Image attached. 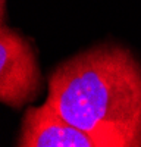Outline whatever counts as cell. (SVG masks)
<instances>
[{"instance_id":"6da1fadb","label":"cell","mask_w":141,"mask_h":147,"mask_svg":"<svg viewBox=\"0 0 141 147\" xmlns=\"http://www.w3.org/2000/svg\"><path fill=\"white\" fill-rule=\"evenodd\" d=\"M46 102L101 147H141V63L119 44L66 59L47 80Z\"/></svg>"},{"instance_id":"7a4b0ae2","label":"cell","mask_w":141,"mask_h":147,"mask_svg":"<svg viewBox=\"0 0 141 147\" xmlns=\"http://www.w3.org/2000/svg\"><path fill=\"white\" fill-rule=\"evenodd\" d=\"M41 91V71L32 44L18 31L0 25V103L21 109Z\"/></svg>"},{"instance_id":"3957f363","label":"cell","mask_w":141,"mask_h":147,"mask_svg":"<svg viewBox=\"0 0 141 147\" xmlns=\"http://www.w3.org/2000/svg\"><path fill=\"white\" fill-rule=\"evenodd\" d=\"M16 144L21 147H101L100 141L66 121L47 102L25 110Z\"/></svg>"},{"instance_id":"277c9868","label":"cell","mask_w":141,"mask_h":147,"mask_svg":"<svg viewBox=\"0 0 141 147\" xmlns=\"http://www.w3.org/2000/svg\"><path fill=\"white\" fill-rule=\"evenodd\" d=\"M6 21V0H0V25Z\"/></svg>"}]
</instances>
